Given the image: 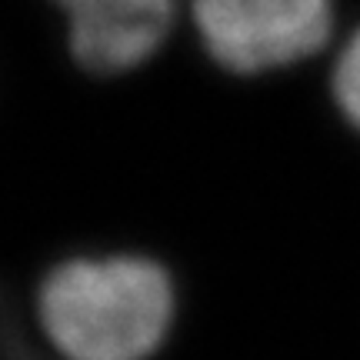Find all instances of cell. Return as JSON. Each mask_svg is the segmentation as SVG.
<instances>
[{
  "label": "cell",
  "mask_w": 360,
  "mask_h": 360,
  "mask_svg": "<svg viewBox=\"0 0 360 360\" xmlns=\"http://www.w3.org/2000/svg\"><path fill=\"white\" fill-rule=\"evenodd\" d=\"M34 310L57 360H150L170 337L177 287L147 254H77L40 277Z\"/></svg>",
  "instance_id": "1"
},
{
  "label": "cell",
  "mask_w": 360,
  "mask_h": 360,
  "mask_svg": "<svg viewBox=\"0 0 360 360\" xmlns=\"http://www.w3.org/2000/svg\"><path fill=\"white\" fill-rule=\"evenodd\" d=\"M191 20L214 64L237 77H260L327 47L334 0H191Z\"/></svg>",
  "instance_id": "2"
},
{
  "label": "cell",
  "mask_w": 360,
  "mask_h": 360,
  "mask_svg": "<svg viewBox=\"0 0 360 360\" xmlns=\"http://www.w3.org/2000/svg\"><path fill=\"white\" fill-rule=\"evenodd\" d=\"M64 13L67 51L94 77H120L154 60L177 24V0H51Z\"/></svg>",
  "instance_id": "3"
},
{
  "label": "cell",
  "mask_w": 360,
  "mask_h": 360,
  "mask_svg": "<svg viewBox=\"0 0 360 360\" xmlns=\"http://www.w3.org/2000/svg\"><path fill=\"white\" fill-rule=\"evenodd\" d=\"M330 97L340 117L360 134V27L344 40L330 70Z\"/></svg>",
  "instance_id": "4"
},
{
  "label": "cell",
  "mask_w": 360,
  "mask_h": 360,
  "mask_svg": "<svg viewBox=\"0 0 360 360\" xmlns=\"http://www.w3.org/2000/svg\"><path fill=\"white\" fill-rule=\"evenodd\" d=\"M0 360H51L24 334L20 317H17L13 300L4 290V283H0Z\"/></svg>",
  "instance_id": "5"
}]
</instances>
